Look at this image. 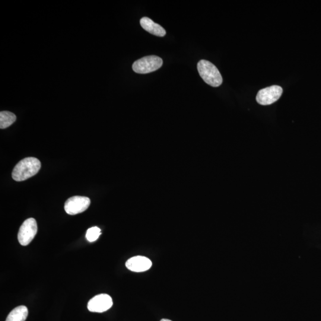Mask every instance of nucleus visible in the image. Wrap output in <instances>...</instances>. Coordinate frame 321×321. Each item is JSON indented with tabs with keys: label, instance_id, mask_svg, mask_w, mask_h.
Listing matches in <instances>:
<instances>
[{
	"label": "nucleus",
	"instance_id": "13",
	"mask_svg": "<svg viewBox=\"0 0 321 321\" xmlns=\"http://www.w3.org/2000/svg\"><path fill=\"white\" fill-rule=\"evenodd\" d=\"M161 321H172V320L167 319H161Z\"/></svg>",
	"mask_w": 321,
	"mask_h": 321
},
{
	"label": "nucleus",
	"instance_id": "11",
	"mask_svg": "<svg viewBox=\"0 0 321 321\" xmlns=\"http://www.w3.org/2000/svg\"><path fill=\"white\" fill-rule=\"evenodd\" d=\"M17 120L15 114L9 111H2L0 113V128L4 129L9 128Z\"/></svg>",
	"mask_w": 321,
	"mask_h": 321
},
{
	"label": "nucleus",
	"instance_id": "1",
	"mask_svg": "<svg viewBox=\"0 0 321 321\" xmlns=\"http://www.w3.org/2000/svg\"><path fill=\"white\" fill-rule=\"evenodd\" d=\"M41 167V162L34 157H28L21 160L14 168L12 177L17 182L26 180L36 175Z\"/></svg>",
	"mask_w": 321,
	"mask_h": 321
},
{
	"label": "nucleus",
	"instance_id": "2",
	"mask_svg": "<svg viewBox=\"0 0 321 321\" xmlns=\"http://www.w3.org/2000/svg\"><path fill=\"white\" fill-rule=\"evenodd\" d=\"M197 68L200 76L208 85L213 87H218L222 84V78L220 72L211 62L202 60L198 63Z\"/></svg>",
	"mask_w": 321,
	"mask_h": 321
},
{
	"label": "nucleus",
	"instance_id": "12",
	"mask_svg": "<svg viewBox=\"0 0 321 321\" xmlns=\"http://www.w3.org/2000/svg\"><path fill=\"white\" fill-rule=\"evenodd\" d=\"M101 234V230L100 228L98 227H93L87 230V234H86V237L90 242H94L99 238Z\"/></svg>",
	"mask_w": 321,
	"mask_h": 321
},
{
	"label": "nucleus",
	"instance_id": "6",
	"mask_svg": "<svg viewBox=\"0 0 321 321\" xmlns=\"http://www.w3.org/2000/svg\"><path fill=\"white\" fill-rule=\"evenodd\" d=\"M282 93V89L277 85L262 89L256 95V101L262 106H268L275 103L279 99Z\"/></svg>",
	"mask_w": 321,
	"mask_h": 321
},
{
	"label": "nucleus",
	"instance_id": "10",
	"mask_svg": "<svg viewBox=\"0 0 321 321\" xmlns=\"http://www.w3.org/2000/svg\"><path fill=\"white\" fill-rule=\"evenodd\" d=\"M28 315L27 306H19L15 307L9 314L6 321H25Z\"/></svg>",
	"mask_w": 321,
	"mask_h": 321
},
{
	"label": "nucleus",
	"instance_id": "3",
	"mask_svg": "<svg viewBox=\"0 0 321 321\" xmlns=\"http://www.w3.org/2000/svg\"><path fill=\"white\" fill-rule=\"evenodd\" d=\"M163 60L156 56H149L138 60L132 66L133 71L139 74H147L157 71L163 65Z\"/></svg>",
	"mask_w": 321,
	"mask_h": 321
},
{
	"label": "nucleus",
	"instance_id": "9",
	"mask_svg": "<svg viewBox=\"0 0 321 321\" xmlns=\"http://www.w3.org/2000/svg\"><path fill=\"white\" fill-rule=\"evenodd\" d=\"M140 24L146 31L154 35V36L163 37L166 34V31L163 27L160 25L155 23L153 21L147 17L142 18L140 21Z\"/></svg>",
	"mask_w": 321,
	"mask_h": 321
},
{
	"label": "nucleus",
	"instance_id": "4",
	"mask_svg": "<svg viewBox=\"0 0 321 321\" xmlns=\"http://www.w3.org/2000/svg\"><path fill=\"white\" fill-rule=\"evenodd\" d=\"M37 231L38 226L36 220L33 218L27 219L22 224L19 231V243L24 246L28 245L36 237Z\"/></svg>",
	"mask_w": 321,
	"mask_h": 321
},
{
	"label": "nucleus",
	"instance_id": "5",
	"mask_svg": "<svg viewBox=\"0 0 321 321\" xmlns=\"http://www.w3.org/2000/svg\"><path fill=\"white\" fill-rule=\"evenodd\" d=\"M90 204L91 200L87 197L75 196L67 200L65 209L67 214L74 215L87 210Z\"/></svg>",
	"mask_w": 321,
	"mask_h": 321
},
{
	"label": "nucleus",
	"instance_id": "8",
	"mask_svg": "<svg viewBox=\"0 0 321 321\" xmlns=\"http://www.w3.org/2000/svg\"><path fill=\"white\" fill-rule=\"evenodd\" d=\"M151 260L147 257L137 256L131 257L126 262L127 268L133 272H141L151 268Z\"/></svg>",
	"mask_w": 321,
	"mask_h": 321
},
{
	"label": "nucleus",
	"instance_id": "7",
	"mask_svg": "<svg viewBox=\"0 0 321 321\" xmlns=\"http://www.w3.org/2000/svg\"><path fill=\"white\" fill-rule=\"evenodd\" d=\"M112 298L109 294H100L95 295L89 301L88 309L90 312L103 313L113 306Z\"/></svg>",
	"mask_w": 321,
	"mask_h": 321
}]
</instances>
